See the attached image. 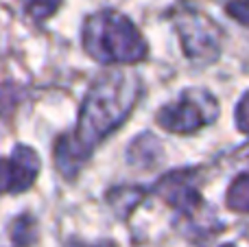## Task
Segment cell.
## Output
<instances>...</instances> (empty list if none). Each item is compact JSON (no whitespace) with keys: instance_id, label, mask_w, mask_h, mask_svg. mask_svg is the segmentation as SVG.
Returning <instances> with one entry per match:
<instances>
[{"instance_id":"cell-1","label":"cell","mask_w":249,"mask_h":247,"mask_svg":"<svg viewBox=\"0 0 249 247\" xmlns=\"http://www.w3.org/2000/svg\"><path fill=\"white\" fill-rule=\"evenodd\" d=\"M138 90V79L123 70H109L96 79L86 96L74 134L64 136L55 144V164L66 177H74L92 149L127 118Z\"/></svg>"},{"instance_id":"cell-2","label":"cell","mask_w":249,"mask_h":247,"mask_svg":"<svg viewBox=\"0 0 249 247\" xmlns=\"http://www.w3.org/2000/svg\"><path fill=\"white\" fill-rule=\"evenodd\" d=\"M86 51L103 64H136L144 59L146 44L129 18L116 11H99L83 29Z\"/></svg>"},{"instance_id":"cell-3","label":"cell","mask_w":249,"mask_h":247,"mask_svg":"<svg viewBox=\"0 0 249 247\" xmlns=\"http://www.w3.org/2000/svg\"><path fill=\"white\" fill-rule=\"evenodd\" d=\"M219 114L216 101L208 92L188 90L175 101L158 112V123L173 134H190L199 127L212 123Z\"/></svg>"},{"instance_id":"cell-4","label":"cell","mask_w":249,"mask_h":247,"mask_svg":"<svg viewBox=\"0 0 249 247\" xmlns=\"http://www.w3.org/2000/svg\"><path fill=\"white\" fill-rule=\"evenodd\" d=\"M175 26L179 31L181 46L190 59L210 61L219 53L221 31L210 18L199 11H181L175 18Z\"/></svg>"},{"instance_id":"cell-5","label":"cell","mask_w":249,"mask_h":247,"mask_svg":"<svg viewBox=\"0 0 249 247\" xmlns=\"http://www.w3.org/2000/svg\"><path fill=\"white\" fill-rule=\"evenodd\" d=\"M39 158L29 147H16L9 158H0V193H24L35 182Z\"/></svg>"},{"instance_id":"cell-6","label":"cell","mask_w":249,"mask_h":247,"mask_svg":"<svg viewBox=\"0 0 249 247\" xmlns=\"http://www.w3.org/2000/svg\"><path fill=\"white\" fill-rule=\"evenodd\" d=\"M160 197L166 201L168 206H173L175 210L186 214L197 212V208L201 206V197H199L197 188L190 184V177L184 173H173L168 177H164L155 188Z\"/></svg>"},{"instance_id":"cell-7","label":"cell","mask_w":249,"mask_h":247,"mask_svg":"<svg viewBox=\"0 0 249 247\" xmlns=\"http://www.w3.org/2000/svg\"><path fill=\"white\" fill-rule=\"evenodd\" d=\"M228 206L238 212H249V173L234 179L228 193Z\"/></svg>"},{"instance_id":"cell-8","label":"cell","mask_w":249,"mask_h":247,"mask_svg":"<svg viewBox=\"0 0 249 247\" xmlns=\"http://www.w3.org/2000/svg\"><path fill=\"white\" fill-rule=\"evenodd\" d=\"M11 236H13V245L16 247H26L33 243L35 236V223L31 221V217H20L11 228Z\"/></svg>"},{"instance_id":"cell-9","label":"cell","mask_w":249,"mask_h":247,"mask_svg":"<svg viewBox=\"0 0 249 247\" xmlns=\"http://www.w3.org/2000/svg\"><path fill=\"white\" fill-rule=\"evenodd\" d=\"M59 2L61 0H22L26 16L33 18V20H44V18L53 16L55 9L59 7Z\"/></svg>"},{"instance_id":"cell-10","label":"cell","mask_w":249,"mask_h":247,"mask_svg":"<svg viewBox=\"0 0 249 247\" xmlns=\"http://www.w3.org/2000/svg\"><path fill=\"white\" fill-rule=\"evenodd\" d=\"M225 9H228V13L234 20L249 26V0H232V2H228Z\"/></svg>"},{"instance_id":"cell-11","label":"cell","mask_w":249,"mask_h":247,"mask_svg":"<svg viewBox=\"0 0 249 247\" xmlns=\"http://www.w3.org/2000/svg\"><path fill=\"white\" fill-rule=\"evenodd\" d=\"M236 123H238V129L243 134H249V92L241 99L236 107Z\"/></svg>"},{"instance_id":"cell-12","label":"cell","mask_w":249,"mask_h":247,"mask_svg":"<svg viewBox=\"0 0 249 247\" xmlns=\"http://www.w3.org/2000/svg\"><path fill=\"white\" fill-rule=\"evenodd\" d=\"M225 247H230V245H225Z\"/></svg>"}]
</instances>
